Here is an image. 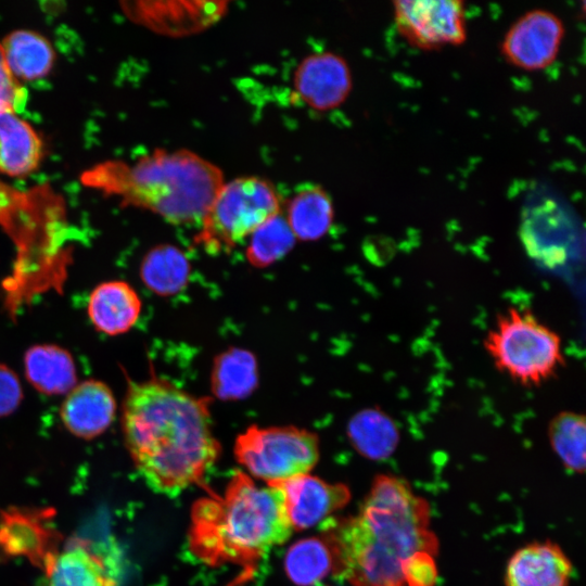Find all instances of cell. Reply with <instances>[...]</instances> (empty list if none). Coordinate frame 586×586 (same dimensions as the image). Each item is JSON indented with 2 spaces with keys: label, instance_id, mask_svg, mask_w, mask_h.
<instances>
[{
  "label": "cell",
  "instance_id": "7c38bea8",
  "mask_svg": "<svg viewBox=\"0 0 586 586\" xmlns=\"http://www.w3.org/2000/svg\"><path fill=\"white\" fill-rule=\"evenodd\" d=\"M294 89L303 103L316 111L340 106L352 90L347 62L339 54L313 53L298 64L293 78Z\"/></svg>",
  "mask_w": 586,
  "mask_h": 586
},
{
  "label": "cell",
  "instance_id": "ffe728a7",
  "mask_svg": "<svg viewBox=\"0 0 586 586\" xmlns=\"http://www.w3.org/2000/svg\"><path fill=\"white\" fill-rule=\"evenodd\" d=\"M347 436L362 457L374 461L391 457L399 443L395 420L378 407L355 413L347 424Z\"/></svg>",
  "mask_w": 586,
  "mask_h": 586
},
{
  "label": "cell",
  "instance_id": "52a82bcc",
  "mask_svg": "<svg viewBox=\"0 0 586 586\" xmlns=\"http://www.w3.org/2000/svg\"><path fill=\"white\" fill-rule=\"evenodd\" d=\"M279 213V196L268 180L254 176L233 179L216 194L195 243L213 254L229 251Z\"/></svg>",
  "mask_w": 586,
  "mask_h": 586
},
{
  "label": "cell",
  "instance_id": "30bf717a",
  "mask_svg": "<svg viewBox=\"0 0 586 586\" xmlns=\"http://www.w3.org/2000/svg\"><path fill=\"white\" fill-rule=\"evenodd\" d=\"M564 25L552 12L532 10L517 20L501 42L507 62L524 71H539L558 56Z\"/></svg>",
  "mask_w": 586,
  "mask_h": 586
},
{
  "label": "cell",
  "instance_id": "2e32d148",
  "mask_svg": "<svg viewBox=\"0 0 586 586\" xmlns=\"http://www.w3.org/2000/svg\"><path fill=\"white\" fill-rule=\"evenodd\" d=\"M42 570L43 586H117L111 565L85 542H71Z\"/></svg>",
  "mask_w": 586,
  "mask_h": 586
},
{
  "label": "cell",
  "instance_id": "7a4b0ae2",
  "mask_svg": "<svg viewBox=\"0 0 586 586\" xmlns=\"http://www.w3.org/2000/svg\"><path fill=\"white\" fill-rule=\"evenodd\" d=\"M211 399L157 377L128 381L122 406L126 448L144 482L165 495L200 483L220 455Z\"/></svg>",
  "mask_w": 586,
  "mask_h": 586
},
{
  "label": "cell",
  "instance_id": "d6986e66",
  "mask_svg": "<svg viewBox=\"0 0 586 586\" xmlns=\"http://www.w3.org/2000/svg\"><path fill=\"white\" fill-rule=\"evenodd\" d=\"M24 371L34 388L46 395H66L77 384L72 354L54 344L29 347L24 355Z\"/></svg>",
  "mask_w": 586,
  "mask_h": 586
},
{
  "label": "cell",
  "instance_id": "e0dca14e",
  "mask_svg": "<svg viewBox=\"0 0 586 586\" xmlns=\"http://www.w3.org/2000/svg\"><path fill=\"white\" fill-rule=\"evenodd\" d=\"M141 308V300L128 282L111 280L91 291L87 314L95 330L107 335H119L136 324Z\"/></svg>",
  "mask_w": 586,
  "mask_h": 586
},
{
  "label": "cell",
  "instance_id": "f1b7e54d",
  "mask_svg": "<svg viewBox=\"0 0 586 586\" xmlns=\"http://www.w3.org/2000/svg\"><path fill=\"white\" fill-rule=\"evenodd\" d=\"M23 390L16 373L0 364V417L11 415L21 404Z\"/></svg>",
  "mask_w": 586,
  "mask_h": 586
},
{
  "label": "cell",
  "instance_id": "cb8c5ba5",
  "mask_svg": "<svg viewBox=\"0 0 586 586\" xmlns=\"http://www.w3.org/2000/svg\"><path fill=\"white\" fill-rule=\"evenodd\" d=\"M257 378L255 356L246 349L232 347L214 360L212 391L220 399H243L255 390Z\"/></svg>",
  "mask_w": 586,
  "mask_h": 586
},
{
  "label": "cell",
  "instance_id": "3957f363",
  "mask_svg": "<svg viewBox=\"0 0 586 586\" xmlns=\"http://www.w3.org/2000/svg\"><path fill=\"white\" fill-rule=\"evenodd\" d=\"M190 551L216 568H240L238 582H247L269 551L293 533L278 484L258 485L235 471L222 495L211 493L191 508Z\"/></svg>",
  "mask_w": 586,
  "mask_h": 586
},
{
  "label": "cell",
  "instance_id": "9c48e42d",
  "mask_svg": "<svg viewBox=\"0 0 586 586\" xmlns=\"http://www.w3.org/2000/svg\"><path fill=\"white\" fill-rule=\"evenodd\" d=\"M393 7L397 31L416 48L435 50L466 41L462 1L399 0Z\"/></svg>",
  "mask_w": 586,
  "mask_h": 586
},
{
  "label": "cell",
  "instance_id": "ba28073f",
  "mask_svg": "<svg viewBox=\"0 0 586 586\" xmlns=\"http://www.w3.org/2000/svg\"><path fill=\"white\" fill-rule=\"evenodd\" d=\"M318 436L308 430L251 425L234 443V456L249 473L266 484L308 474L319 460Z\"/></svg>",
  "mask_w": 586,
  "mask_h": 586
},
{
  "label": "cell",
  "instance_id": "9a60e30c",
  "mask_svg": "<svg viewBox=\"0 0 586 586\" xmlns=\"http://www.w3.org/2000/svg\"><path fill=\"white\" fill-rule=\"evenodd\" d=\"M572 563L552 542L533 543L510 558L506 570L507 586H568Z\"/></svg>",
  "mask_w": 586,
  "mask_h": 586
},
{
  "label": "cell",
  "instance_id": "d4e9b609",
  "mask_svg": "<svg viewBox=\"0 0 586 586\" xmlns=\"http://www.w3.org/2000/svg\"><path fill=\"white\" fill-rule=\"evenodd\" d=\"M283 566L289 579L298 586H311L334 573V557L329 543L320 536L292 544Z\"/></svg>",
  "mask_w": 586,
  "mask_h": 586
},
{
  "label": "cell",
  "instance_id": "4316f807",
  "mask_svg": "<svg viewBox=\"0 0 586 586\" xmlns=\"http://www.w3.org/2000/svg\"><path fill=\"white\" fill-rule=\"evenodd\" d=\"M295 240L285 216L279 213L252 232L246 247V259L254 267H268L286 255Z\"/></svg>",
  "mask_w": 586,
  "mask_h": 586
},
{
  "label": "cell",
  "instance_id": "277c9868",
  "mask_svg": "<svg viewBox=\"0 0 586 586\" xmlns=\"http://www.w3.org/2000/svg\"><path fill=\"white\" fill-rule=\"evenodd\" d=\"M80 181L174 225L201 224L225 183L220 168L194 152L161 149L135 163L101 162L86 169Z\"/></svg>",
  "mask_w": 586,
  "mask_h": 586
},
{
  "label": "cell",
  "instance_id": "83f0119b",
  "mask_svg": "<svg viewBox=\"0 0 586 586\" xmlns=\"http://www.w3.org/2000/svg\"><path fill=\"white\" fill-rule=\"evenodd\" d=\"M27 102V91L13 75L0 42V107L21 112Z\"/></svg>",
  "mask_w": 586,
  "mask_h": 586
},
{
  "label": "cell",
  "instance_id": "4fadbf2b",
  "mask_svg": "<svg viewBox=\"0 0 586 586\" xmlns=\"http://www.w3.org/2000/svg\"><path fill=\"white\" fill-rule=\"evenodd\" d=\"M284 495L286 513L293 531H304L327 521L351 500L349 488L329 483L309 473L276 483Z\"/></svg>",
  "mask_w": 586,
  "mask_h": 586
},
{
  "label": "cell",
  "instance_id": "ac0fdd59",
  "mask_svg": "<svg viewBox=\"0 0 586 586\" xmlns=\"http://www.w3.org/2000/svg\"><path fill=\"white\" fill-rule=\"evenodd\" d=\"M43 156L36 130L11 109L0 107V173L24 177L35 171Z\"/></svg>",
  "mask_w": 586,
  "mask_h": 586
},
{
  "label": "cell",
  "instance_id": "5b68a950",
  "mask_svg": "<svg viewBox=\"0 0 586 586\" xmlns=\"http://www.w3.org/2000/svg\"><path fill=\"white\" fill-rule=\"evenodd\" d=\"M0 227L15 249L2 283L13 316L35 296L64 285L72 262L65 201L47 183L23 191L0 179Z\"/></svg>",
  "mask_w": 586,
  "mask_h": 586
},
{
  "label": "cell",
  "instance_id": "6da1fadb",
  "mask_svg": "<svg viewBox=\"0 0 586 586\" xmlns=\"http://www.w3.org/2000/svg\"><path fill=\"white\" fill-rule=\"evenodd\" d=\"M321 535L333 552V575L352 586L436 584L430 505L397 476L378 475L358 512L329 522Z\"/></svg>",
  "mask_w": 586,
  "mask_h": 586
},
{
  "label": "cell",
  "instance_id": "44dd1931",
  "mask_svg": "<svg viewBox=\"0 0 586 586\" xmlns=\"http://www.w3.org/2000/svg\"><path fill=\"white\" fill-rule=\"evenodd\" d=\"M0 42L8 66L20 81L40 79L52 69L55 53L42 35L34 30L17 29Z\"/></svg>",
  "mask_w": 586,
  "mask_h": 586
},
{
  "label": "cell",
  "instance_id": "603a6c76",
  "mask_svg": "<svg viewBox=\"0 0 586 586\" xmlns=\"http://www.w3.org/2000/svg\"><path fill=\"white\" fill-rule=\"evenodd\" d=\"M295 239L315 241L331 228L334 209L330 195L319 186H308L292 198L285 217Z\"/></svg>",
  "mask_w": 586,
  "mask_h": 586
},
{
  "label": "cell",
  "instance_id": "8fae6325",
  "mask_svg": "<svg viewBox=\"0 0 586 586\" xmlns=\"http://www.w3.org/2000/svg\"><path fill=\"white\" fill-rule=\"evenodd\" d=\"M58 543L48 509L10 508L0 513V556L25 557L43 569L59 551Z\"/></svg>",
  "mask_w": 586,
  "mask_h": 586
},
{
  "label": "cell",
  "instance_id": "8992f818",
  "mask_svg": "<svg viewBox=\"0 0 586 586\" xmlns=\"http://www.w3.org/2000/svg\"><path fill=\"white\" fill-rule=\"evenodd\" d=\"M483 345L499 372L526 387L552 379L565 364L560 335L527 309L499 314Z\"/></svg>",
  "mask_w": 586,
  "mask_h": 586
},
{
  "label": "cell",
  "instance_id": "7402d4cb",
  "mask_svg": "<svg viewBox=\"0 0 586 586\" xmlns=\"http://www.w3.org/2000/svg\"><path fill=\"white\" fill-rule=\"evenodd\" d=\"M190 271V263L183 251L167 243L151 249L140 265L142 282L160 296H171L182 291Z\"/></svg>",
  "mask_w": 586,
  "mask_h": 586
},
{
  "label": "cell",
  "instance_id": "484cf974",
  "mask_svg": "<svg viewBox=\"0 0 586 586\" xmlns=\"http://www.w3.org/2000/svg\"><path fill=\"white\" fill-rule=\"evenodd\" d=\"M548 438L552 450L571 472L585 471L586 423L585 416L561 411L549 422Z\"/></svg>",
  "mask_w": 586,
  "mask_h": 586
},
{
  "label": "cell",
  "instance_id": "5bb4252c",
  "mask_svg": "<svg viewBox=\"0 0 586 586\" xmlns=\"http://www.w3.org/2000/svg\"><path fill=\"white\" fill-rule=\"evenodd\" d=\"M116 409L115 396L110 386L100 380L89 379L77 383L65 395L60 418L71 434L92 440L111 426Z\"/></svg>",
  "mask_w": 586,
  "mask_h": 586
}]
</instances>
